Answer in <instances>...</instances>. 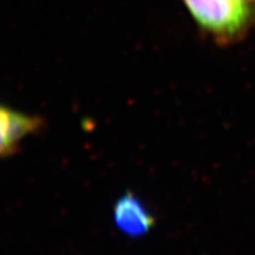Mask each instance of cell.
I'll list each match as a JSON object with an SVG mask.
<instances>
[{
    "instance_id": "cell-1",
    "label": "cell",
    "mask_w": 255,
    "mask_h": 255,
    "mask_svg": "<svg viewBox=\"0 0 255 255\" xmlns=\"http://www.w3.org/2000/svg\"><path fill=\"white\" fill-rule=\"evenodd\" d=\"M204 34L221 46L241 42L255 25V11L234 0H182Z\"/></svg>"
},
{
    "instance_id": "cell-2",
    "label": "cell",
    "mask_w": 255,
    "mask_h": 255,
    "mask_svg": "<svg viewBox=\"0 0 255 255\" xmlns=\"http://www.w3.org/2000/svg\"><path fill=\"white\" fill-rule=\"evenodd\" d=\"M114 222L126 235L140 237L153 228L155 220L136 196L128 193L114 206Z\"/></svg>"
},
{
    "instance_id": "cell-3",
    "label": "cell",
    "mask_w": 255,
    "mask_h": 255,
    "mask_svg": "<svg viewBox=\"0 0 255 255\" xmlns=\"http://www.w3.org/2000/svg\"><path fill=\"white\" fill-rule=\"evenodd\" d=\"M43 127L41 118L22 114L9 108L0 111V153L10 156L17 151L19 142L27 135L36 132Z\"/></svg>"
},
{
    "instance_id": "cell-4",
    "label": "cell",
    "mask_w": 255,
    "mask_h": 255,
    "mask_svg": "<svg viewBox=\"0 0 255 255\" xmlns=\"http://www.w3.org/2000/svg\"><path fill=\"white\" fill-rule=\"evenodd\" d=\"M234 1L255 11V0H234Z\"/></svg>"
}]
</instances>
